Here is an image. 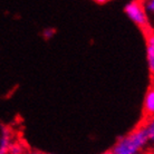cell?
I'll return each mask as SVG.
<instances>
[{"label":"cell","mask_w":154,"mask_h":154,"mask_svg":"<svg viewBox=\"0 0 154 154\" xmlns=\"http://www.w3.org/2000/svg\"><path fill=\"white\" fill-rule=\"evenodd\" d=\"M147 146V135L141 125L130 134L117 140L113 147V154H140Z\"/></svg>","instance_id":"6da1fadb"},{"label":"cell","mask_w":154,"mask_h":154,"mask_svg":"<svg viewBox=\"0 0 154 154\" xmlns=\"http://www.w3.org/2000/svg\"><path fill=\"white\" fill-rule=\"evenodd\" d=\"M127 17L141 28H145L147 26V14L144 9L143 4L139 1H131L124 8Z\"/></svg>","instance_id":"7a4b0ae2"},{"label":"cell","mask_w":154,"mask_h":154,"mask_svg":"<svg viewBox=\"0 0 154 154\" xmlns=\"http://www.w3.org/2000/svg\"><path fill=\"white\" fill-rule=\"evenodd\" d=\"M12 141L14 137L11 128L7 125H0V154H8Z\"/></svg>","instance_id":"3957f363"},{"label":"cell","mask_w":154,"mask_h":154,"mask_svg":"<svg viewBox=\"0 0 154 154\" xmlns=\"http://www.w3.org/2000/svg\"><path fill=\"white\" fill-rule=\"evenodd\" d=\"M143 109L145 115L149 117L154 116V86H151L147 89L145 97H144V104H143Z\"/></svg>","instance_id":"277c9868"},{"label":"cell","mask_w":154,"mask_h":154,"mask_svg":"<svg viewBox=\"0 0 154 154\" xmlns=\"http://www.w3.org/2000/svg\"><path fill=\"white\" fill-rule=\"evenodd\" d=\"M147 65L151 74L154 75V34H149L146 38Z\"/></svg>","instance_id":"5b68a950"},{"label":"cell","mask_w":154,"mask_h":154,"mask_svg":"<svg viewBox=\"0 0 154 154\" xmlns=\"http://www.w3.org/2000/svg\"><path fill=\"white\" fill-rule=\"evenodd\" d=\"M147 135V145L154 150V116L147 117L145 123L142 125Z\"/></svg>","instance_id":"8992f818"},{"label":"cell","mask_w":154,"mask_h":154,"mask_svg":"<svg viewBox=\"0 0 154 154\" xmlns=\"http://www.w3.org/2000/svg\"><path fill=\"white\" fill-rule=\"evenodd\" d=\"M28 150L26 143L21 141V140H17V141H12V143L9 146L8 154H23Z\"/></svg>","instance_id":"52a82bcc"},{"label":"cell","mask_w":154,"mask_h":154,"mask_svg":"<svg viewBox=\"0 0 154 154\" xmlns=\"http://www.w3.org/2000/svg\"><path fill=\"white\" fill-rule=\"evenodd\" d=\"M55 34H56V30H55L54 28H46V29H44V31H42V37L46 39V40H49V39H51L54 37Z\"/></svg>","instance_id":"ba28073f"},{"label":"cell","mask_w":154,"mask_h":154,"mask_svg":"<svg viewBox=\"0 0 154 154\" xmlns=\"http://www.w3.org/2000/svg\"><path fill=\"white\" fill-rule=\"evenodd\" d=\"M143 6H144V9H145L146 14L150 12V14H153L154 15V0H149Z\"/></svg>","instance_id":"9c48e42d"},{"label":"cell","mask_w":154,"mask_h":154,"mask_svg":"<svg viewBox=\"0 0 154 154\" xmlns=\"http://www.w3.org/2000/svg\"><path fill=\"white\" fill-rule=\"evenodd\" d=\"M23 154H42V153H39L38 151H35V150H27Z\"/></svg>","instance_id":"30bf717a"},{"label":"cell","mask_w":154,"mask_h":154,"mask_svg":"<svg viewBox=\"0 0 154 154\" xmlns=\"http://www.w3.org/2000/svg\"><path fill=\"white\" fill-rule=\"evenodd\" d=\"M103 154H113V152L112 151H109V152H105V153H103Z\"/></svg>","instance_id":"8fae6325"},{"label":"cell","mask_w":154,"mask_h":154,"mask_svg":"<svg viewBox=\"0 0 154 154\" xmlns=\"http://www.w3.org/2000/svg\"><path fill=\"white\" fill-rule=\"evenodd\" d=\"M49 154H51V153H49Z\"/></svg>","instance_id":"7c38bea8"}]
</instances>
